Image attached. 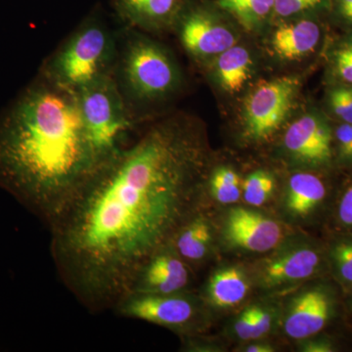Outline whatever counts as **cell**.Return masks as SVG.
<instances>
[{
	"instance_id": "30",
	"label": "cell",
	"mask_w": 352,
	"mask_h": 352,
	"mask_svg": "<svg viewBox=\"0 0 352 352\" xmlns=\"http://www.w3.org/2000/svg\"><path fill=\"white\" fill-rule=\"evenodd\" d=\"M330 13L340 24L352 28V0H332Z\"/></svg>"
},
{
	"instance_id": "10",
	"label": "cell",
	"mask_w": 352,
	"mask_h": 352,
	"mask_svg": "<svg viewBox=\"0 0 352 352\" xmlns=\"http://www.w3.org/2000/svg\"><path fill=\"white\" fill-rule=\"evenodd\" d=\"M191 282L190 265L171 244L148 258L139 270L131 293L170 295L186 292Z\"/></svg>"
},
{
	"instance_id": "17",
	"label": "cell",
	"mask_w": 352,
	"mask_h": 352,
	"mask_svg": "<svg viewBox=\"0 0 352 352\" xmlns=\"http://www.w3.org/2000/svg\"><path fill=\"white\" fill-rule=\"evenodd\" d=\"M212 241L214 230L212 223L200 210L180 227L170 244L176 252L189 265H192L207 258L212 249Z\"/></svg>"
},
{
	"instance_id": "12",
	"label": "cell",
	"mask_w": 352,
	"mask_h": 352,
	"mask_svg": "<svg viewBox=\"0 0 352 352\" xmlns=\"http://www.w3.org/2000/svg\"><path fill=\"white\" fill-rule=\"evenodd\" d=\"M283 235L279 222L249 208L229 210L224 224L227 242L248 252L272 251L283 239Z\"/></svg>"
},
{
	"instance_id": "3",
	"label": "cell",
	"mask_w": 352,
	"mask_h": 352,
	"mask_svg": "<svg viewBox=\"0 0 352 352\" xmlns=\"http://www.w3.org/2000/svg\"><path fill=\"white\" fill-rule=\"evenodd\" d=\"M113 76L138 124L149 109L175 96L182 83V71L170 51L129 27L119 39Z\"/></svg>"
},
{
	"instance_id": "14",
	"label": "cell",
	"mask_w": 352,
	"mask_h": 352,
	"mask_svg": "<svg viewBox=\"0 0 352 352\" xmlns=\"http://www.w3.org/2000/svg\"><path fill=\"white\" fill-rule=\"evenodd\" d=\"M320 16H305L275 23L271 34V52L281 61H300L311 55L320 43Z\"/></svg>"
},
{
	"instance_id": "5",
	"label": "cell",
	"mask_w": 352,
	"mask_h": 352,
	"mask_svg": "<svg viewBox=\"0 0 352 352\" xmlns=\"http://www.w3.org/2000/svg\"><path fill=\"white\" fill-rule=\"evenodd\" d=\"M88 135L107 161L124 147L138 122L129 113L113 75L106 76L76 92Z\"/></svg>"
},
{
	"instance_id": "29",
	"label": "cell",
	"mask_w": 352,
	"mask_h": 352,
	"mask_svg": "<svg viewBox=\"0 0 352 352\" xmlns=\"http://www.w3.org/2000/svg\"><path fill=\"white\" fill-rule=\"evenodd\" d=\"M273 324V314L265 307L254 305V340L261 339L270 333Z\"/></svg>"
},
{
	"instance_id": "16",
	"label": "cell",
	"mask_w": 352,
	"mask_h": 352,
	"mask_svg": "<svg viewBox=\"0 0 352 352\" xmlns=\"http://www.w3.org/2000/svg\"><path fill=\"white\" fill-rule=\"evenodd\" d=\"M212 82L228 94L242 91L256 69L251 51L237 43L206 65Z\"/></svg>"
},
{
	"instance_id": "4",
	"label": "cell",
	"mask_w": 352,
	"mask_h": 352,
	"mask_svg": "<svg viewBox=\"0 0 352 352\" xmlns=\"http://www.w3.org/2000/svg\"><path fill=\"white\" fill-rule=\"evenodd\" d=\"M119 39L100 13L92 12L51 54L38 74L59 87L78 92L113 75Z\"/></svg>"
},
{
	"instance_id": "11",
	"label": "cell",
	"mask_w": 352,
	"mask_h": 352,
	"mask_svg": "<svg viewBox=\"0 0 352 352\" xmlns=\"http://www.w3.org/2000/svg\"><path fill=\"white\" fill-rule=\"evenodd\" d=\"M335 309V295L328 287L305 289L294 298L287 310L285 333L294 340L315 337L332 320Z\"/></svg>"
},
{
	"instance_id": "26",
	"label": "cell",
	"mask_w": 352,
	"mask_h": 352,
	"mask_svg": "<svg viewBox=\"0 0 352 352\" xmlns=\"http://www.w3.org/2000/svg\"><path fill=\"white\" fill-rule=\"evenodd\" d=\"M328 104L331 111L342 122L352 124V85L338 83L328 94Z\"/></svg>"
},
{
	"instance_id": "32",
	"label": "cell",
	"mask_w": 352,
	"mask_h": 352,
	"mask_svg": "<svg viewBox=\"0 0 352 352\" xmlns=\"http://www.w3.org/2000/svg\"><path fill=\"white\" fill-rule=\"evenodd\" d=\"M338 215L340 223L352 227V185L346 190L340 199Z\"/></svg>"
},
{
	"instance_id": "25",
	"label": "cell",
	"mask_w": 352,
	"mask_h": 352,
	"mask_svg": "<svg viewBox=\"0 0 352 352\" xmlns=\"http://www.w3.org/2000/svg\"><path fill=\"white\" fill-rule=\"evenodd\" d=\"M331 263L340 283L352 286V239L340 240L333 245Z\"/></svg>"
},
{
	"instance_id": "8",
	"label": "cell",
	"mask_w": 352,
	"mask_h": 352,
	"mask_svg": "<svg viewBox=\"0 0 352 352\" xmlns=\"http://www.w3.org/2000/svg\"><path fill=\"white\" fill-rule=\"evenodd\" d=\"M113 311L124 318L148 322L184 335L198 332L204 320L201 300L187 291L170 295L131 293Z\"/></svg>"
},
{
	"instance_id": "23",
	"label": "cell",
	"mask_w": 352,
	"mask_h": 352,
	"mask_svg": "<svg viewBox=\"0 0 352 352\" xmlns=\"http://www.w3.org/2000/svg\"><path fill=\"white\" fill-rule=\"evenodd\" d=\"M276 182L268 171L258 170L245 177L242 183V196L252 207L264 205L274 193Z\"/></svg>"
},
{
	"instance_id": "9",
	"label": "cell",
	"mask_w": 352,
	"mask_h": 352,
	"mask_svg": "<svg viewBox=\"0 0 352 352\" xmlns=\"http://www.w3.org/2000/svg\"><path fill=\"white\" fill-rule=\"evenodd\" d=\"M333 138L327 119L317 111H310L287 129L284 151L289 161L302 168H328L333 161Z\"/></svg>"
},
{
	"instance_id": "22",
	"label": "cell",
	"mask_w": 352,
	"mask_h": 352,
	"mask_svg": "<svg viewBox=\"0 0 352 352\" xmlns=\"http://www.w3.org/2000/svg\"><path fill=\"white\" fill-rule=\"evenodd\" d=\"M332 0H275L272 25L283 21L330 13Z\"/></svg>"
},
{
	"instance_id": "7",
	"label": "cell",
	"mask_w": 352,
	"mask_h": 352,
	"mask_svg": "<svg viewBox=\"0 0 352 352\" xmlns=\"http://www.w3.org/2000/svg\"><path fill=\"white\" fill-rule=\"evenodd\" d=\"M300 90V80L296 76H280L252 88L243 102L245 138L263 142L274 135L293 113Z\"/></svg>"
},
{
	"instance_id": "21",
	"label": "cell",
	"mask_w": 352,
	"mask_h": 352,
	"mask_svg": "<svg viewBox=\"0 0 352 352\" xmlns=\"http://www.w3.org/2000/svg\"><path fill=\"white\" fill-rule=\"evenodd\" d=\"M242 180L239 173L230 166H217L208 173L207 184L210 195L217 203L231 205L242 196Z\"/></svg>"
},
{
	"instance_id": "18",
	"label": "cell",
	"mask_w": 352,
	"mask_h": 352,
	"mask_svg": "<svg viewBox=\"0 0 352 352\" xmlns=\"http://www.w3.org/2000/svg\"><path fill=\"white\" fill-rule=\"evenodd\" d=\"M326 193L325 184L318 176L307 171H300L289 177L285 206L294 217H305L321 205Z\"/></svg>"
},
{
	"instance_id": "34",
	"label": "cell",
	"mask_w": 352,
	"mask_h": 352,
	"mask_svg": "<svg viewBox=\"0 0 352 352\" xmlns=\"http://www.w3.org/2000/svg\"><path fill=\"white\" fill-rule=\"evenodd\" d=\"M349 307L352 310V286H351V296H349Z\"/></svg>"
},
{
	"instance_id": "24",
	"label": "cell",
	"mask_w": 352,
	"mask_h": 352,
	"mask_svg": "<svg viewBox=\"0 0 352 352\" xmlns=\"http://www.w3.org/2000/svg\"><path fill=\"white\" fill-rule=\"evenodd\" d=\"M329 67L339 83L352 85V32L333 46L329 55Z\"/></svg>"
},
{
	"instance_id": "19",
	"label": "cell",
	"mask_w": 352,
	"mask_h": 352,
	"mask_svg": "<svg viewBox=\"0 0 352 352\" xmlns=\"http://www.w3.org/2000/svg\"><path fill=\"white\" fill-rule=\"evenodd\" d=\"M250 289L249 280L238 267H226L215 271L206 286V298L212 307H236L245 300Z\"/></svg>"
},
{
	"instance_id": "6",
	"label": "cell",
	"mask_w": 352,
	"mask_h": 352,
	"mask_svg": "<svg viewBox=\"0 0 352 352\" xmlns=\"http://www.w3.org/2000/svg\"><path fill=\"white\" fill-rule=\"evenodd\" d=\"M236 24L214 0H185L173 30L187 54L198 63L207 65L239 43Z\"/></svg>"
},
{
	"instance_id": "20",
	"label": "cell",
	"mask_w": 352,
	"mask_h": 352,
	"mask_svg": "<svg viewBox=\"0 0 352 352\" xmlns=\"http://www.w3.org/2000/svg\"><path fill=\"white\" fill-rule=\"evenodd\" d=\"M238 25L248 32H259L272 25L275 0H214Z\"/></svg>"
},
{
	"instance_id": "27",
	"label": "cell",
	"mask_w": 352,
	"mask_h": 352,
	"mask_svg": "<svg viewBox=\"0 0 352 352\" xmlns=\"http://www.w3.org/2000/svg\"><path fill=\"white\" fill-rule=\"evenodd\" d=\"M340 161L352 164V124L342 122L335 131Z\"/></svg>"
},
{
	"instance_id": "2",
	"label": "cell",
	"mask_w": 352,
	"mask_h": 352,
	"mask_svg": "<svg viewBox=\"0 0 352 352\" xmlns=\"http://www.w3.org/2000/svg\"><path fill=\"white\" fill-rule=\"evenodd\" d=\"M108 162L76 92L41 74L0 113V189L47 227Z\"/></svg>"
},
{
	"instance_id": "13",
	"label": "cell",
	"mask_w": 352,
	"mask_h": 352,
	"mask_svg": "<svg viewBox=\"0 0 352 352\" xmlns=\"http://www.w3.org/2000/svg\"><path fill=\"white\" fill-rule=\"evenodd\" d=\"M322 264L321 252L311 245L286 248L261 263L259 282L265 289L282 288L314 276Z\"/></svg>"
},
{
	"instance_id": "33",
	"label": "cell",
	"mask_w": 352,
	"mask_h": 352,
	"mask_svg": "<svg viewBox=\"0 0 352 352\" xmlns=\"http://www.w3.org/2000/svg\"><path fill=\"white\" fill-rule=\"evenodd\" d=\"M274 351V347L268 344H263V342L249 344L244 349L245 352H273Z\"/></svg>"
},
{
	"instance_id": "15",
	"label": "cell",
	"mask_w": 352,
	"mask_h": 352,
	"mask_svg": "<svg viewBox=\"0 0 352 352\" xmlns=\"http://www.w3.org/2000/svg\"><path fill=\"white\" fill-rule=\"evenodd\" d=\"M185 0H113V10L127 27L140 32L173 29Z\"/></svg>"
},
{
	"instance_id": "1",
	"label": "cell",
	"mask_w": 352,
	"mask_h": 352,
	"mask_svg": "<svg viewBox=\"0 0 352 352\" xmlns=\"http://www.w3.org/2000/svg\"><path fill=\"white\" fill-rule=\"evenodd\" d=\"M210 171L204 127L186 113L152 122L48 227L58 276L92 314L129 295L139 270L201 208Z\"/></svg>"
},
{
	"instance_id": "28",
	"label": "cell",
	"mask_w": 352,
	"mask_h": 352,
	"mask_svg": "<svg viewBox=\"0 0 352 352\" xmlns=\"http://www.w3.org/2000/svg\"><path fill=\"white\" fill-rule=\"evenodd\" d=\"M254 307L245 308L241 312L233 324L236 337L243 340H254Z\"/></svg>"
},
{
	"instance_id": "31",
	"label": "cell",
	"mask_w": 352,
	"mask_h": 352,
	"mask_svg": "<svg viewBox=\"0 0 352 352\" xmlns=\"http://www.w3.org/2000/svg\"><path fill=\"white\" fill-rule=\"evenodd\" d=\"M300 351L305 352H333L336 351L333 342L327 338H308L302 340Z\"/></svg>"
}]
</instances>
